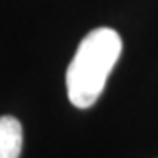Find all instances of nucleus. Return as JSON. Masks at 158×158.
Masks as SVG:
<instances>
[{
	"label": "nucleus",
	"mask_w": 158,
	"mask_h": 158,
	"mask_svg": "<svg viewBox=\"0 0 158 158\" xmlns=\"http://www.w3.org/2000/svg\"><path fill=\"white\" fill-rule=\"evenodd\" d=\"M21 144V123L14 116H0V158H19Z\"/></svg>",
	"instance_id": "2"
},
{
	"label": "nucleus",
	"mask_w": 158,
	"mask_h": 158,
	"mask_svg": "<svg viewBox=\"0 0 158 158\" xmlns=\"http://www.w3.org/2000/svg\"><path fill=\"white\" fill-rule=\"evenodd\" d=\"M121 46L119 34L107 27L91 30L81 40L65 76L69 100L76 107H91L102 95L109 74L121 55Z\"/></svg>",
	"instance_id": "1"
}]
</instances>
